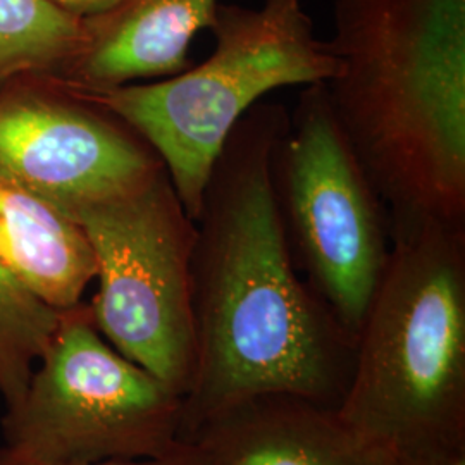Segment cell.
Returning a JSON list of instances; mask_svg holds the SVG:
<instances>
[{
  "label": "cell",
  "mask_w": 465,
  "mask_h": 465,
  "mask_svg": "<svg viewBox=\"0 0 465 465\" xmlns=\"http://www.w3.org/2000/svg\"><path fill=\"white\" fill-rule=\"evenodd\" d=\"M340 412L399 457L465 447V228L391 232Z\"/></svg>",
  "instance_id": "3957f363"
},
{
  "label": "cell",
  "mask_w": 465,
  "mask_h": 465,
  "mask_svg": "<svg viewBox=\"0 0 465 465\" xmlns=\"http://www.w3.org/2000/svg\"><path fill=\"white\" fill-rule=\"evenodd\" d=\"M399 465H465V447L403 455Z\"/></svg>",
  "instance_id": "9a60e30c"
},
{
  "label": "cell",
  "mask_w": 465,
  "mask_h": 465,
  "mask_svg": "<svg viewBox=\"0 0 465 465\" xmlns=\"http://www.w3.org/2000/svg\"><path fill=\"white\" fill-rule=\"evenodd\" d=\"M92 245L99 292L90 305L114 349L184 397L193 376L192 259L197 223L166 167L113 199L73 209Z\"/></svg>",
  "instance_id": "52a82bcc"
},
{
  "label": "cell",
  "mask_w": 465,
  "mask_h": 465,
  "mask_svg": "<svg viewBox=\"0 0 465 465\" xmlns=\"http://www.w3.org/2000/svg\"><path fill=\"white\" fill-rule=\"evenodd\" d=\"M219 0H121L84 17V44L63 69L73 92H95L138 78L174 76L192 66L188 49L209 28Z\"/></svg>",
  "instance_id": "30bf717a"
},
{
  "label": "cell",
  "mask_w": 465,
  "mask_h": 465,
  "mask_svg": "<svg viewBox=\"0 0 465 465\" xmlns=\"http://www.w3.org/2000/svg\"><path fill=\"white\" fill-rule=\"evenodd\" d=\"M0 261L55 311L82 303L97 262L84 228L49 202L0 178Z\"/></svg>",
  "instance_id": "8fae6325"
},
{
  "label": "cell",
  "mask_w": 465,
  "mask_h": 465,
  "mask_svg": "<svg viewBox=\"0 0 465 465\" xmlns=\"http://www.w3.org/2000/svg\"><path fill=\"white\" fill-rule=\"evenodd\" d=\"M61 319L0 261V397L15 405Z\"/></svg>",
  "instance_id": "4fadbf2b"
},
{
  "label": "cell",
  "mask_w": 465,
  "mask_h": 465,
  "mask_svg": "<svg viewBox=\"0 0 465 465\" xmlns=\"http://www.w3.org/2000/svg\"><path fill=\"white\" fill-rule=\"evenodd\" d=\"M73 16L92 17L113 9L121 0H50Z\"/></svg>",
  "instance_id": "2e32d148"
},
{
  "label": "cell",
  "mask_w": 465,
  "mask_h": 465,
  "mask_svg": "<svg viewBox=\"0 0 465 465\" xmlns=\"http://www.w3.org/2000/svg\"><path fill=\"white\" fill-rule=\"evenodd\" d=\"M332 113L390 234L465 228V0H332Z\"/></svg>",
  "instance_id": "7a4b0ae2"
},
{
  "label": "cell",
  "mask_w": 465,
  "mask_h": 465,
  "mask_svg": "<svg viewBox=\"0 0 465 465\" xmlns=\"http://www.w3.org/2000/svg\"><path fill=\"white\" fill-rule=\"evenodd\" d=\"M216 47L197 66L149 84L73 92L130 126L166 167L186 214L202 195L232 128L282 86L326 84L334 69L328 42L314 35L302 0L259 7L219 4L207 28Z\"/></svg>",
  "instance_id": "277c9868"
},
{
  "label": "cell",
  "mask_w": 465,
  "mask_h": 465,
  "mask_svg": "<svg viewBox=\"0 0 465 465\" xmlns=\"http://www.w3.org/2000/svg\"><path fill=\"white\" fill-rule=\"evenodd\" d=\"M288 121L257 102L232 128L205 183L192 259L193 376L182 441L242 400L293 393L340 407L355 361L350 332L302 278L271 188Z\"/></svg>",
  "instance_id": "6da1fadb"
},
{
  "label": "cell",
  "mask_w": 465,
  "mask_h": 465,
  "mask_svg": "<svg viewBox=\"0 0 465 465\" xmlns=\"http://www.w3.org/2000/svg\"><path fill=\"white\" fill-rule=\"evenodd\" d=\"M163 167L140 134L76 95L0 100V178L64 214L130 192Z\"/></svg>",
  "instance_id": "ba28073f"
},
{
  "label": "cell",
  "mask_w": 465,
  "mask_h": 465,
  "mask_svg": "<svg viewBox=\"0 0 465 465\" xmlns=\"http://www.w3.org/2000/svg\"><path fill=\"white\" fill-rule=\"evenodd\" d=\"M182 422L183 397L119 353L82 302L61 311L2 434L26 460L86 465L167 453L182 443Z\"/></svg>",
  "instance_id": "5b68a950"
},
{
  "label": "cell",
  "mask_w": 465,
  "mask_h": 465,
  "mask_svg": "<svg viewBox=\"0 0 465 465\" xmlns=\"http://www.w3.org/2000/svg\"><path fill=\"white\" fill-rule=\"evenodd\" d=\"M271 188L302 278L357 334L391 249L388 211L324 84L303 86L271 153Z\"/></svg>",
  "instance_id": "8992f818"
},
{
  "label": "cell",
  "mask_w": 465,
  "mask_h": 465,
  "mask_svg": "<svg viewBox=\"0 0 465 465\" xmlns=\"http://www.w3.org/2000/svg\"><path fill=\"white\" fill-rule=\"evenodd\" d=\"M183 441L207 465H399L400 457L367 438L340 407L293 393L242 400L203 420Z\"/></svg>",
  "instance_id": "9c48e42d"
},
{
  "label": "cell",
  "mask_w": 465,
  "mask_h": 465,
  "mask_svg": "<svg viewBox=\"0 0 465 465\" xmlns=\"http://www.w3.org/2000/svg\"><path fill=\"white\" fill-rule=\"evenodd\" d=\"M84 36V19L50 0H0V88L26 73L64 69Z\"/></svg>",
  "instance_id": "7c38bea8"
},
{
  "label": "cell",
  "mask_w": 465,
  "mask_h": 465,
  "mask_svg": "<svg viewBox=\"0 0 465 465\" xmlns=\"http://www.w3.org/2000/svg\"><path fill=\"white\" fill-rule=\"evenodd\" d=\"M0 465H45L26 460L13 453L5 447H0ZM86 465H207L203 457L200 455L199 450L192 443L182 441L178 447L169 450L167 453L157 455V457H142V459H116V460H104L95 464Z\"/></svg>",
  "instance_id": "5bb4252c"
}]
</instances>
